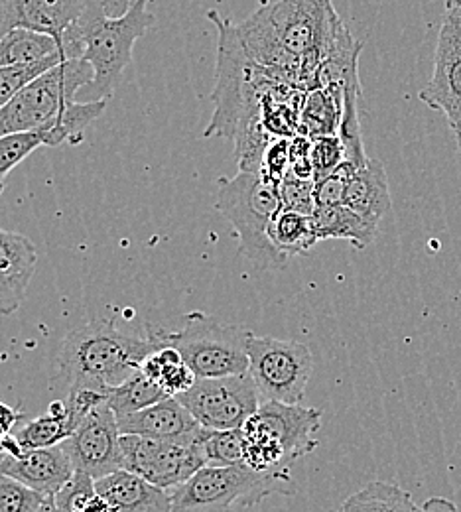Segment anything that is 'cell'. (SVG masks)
I'll use <instances>...</instances> for the list:
<instances>
[{
	"label": "cell",
	"instance_id": "1",
	"mask_svg": "<svg viewBox=\"0 0 461 512\" xmlns=\"http://www.w3.org/2000/svg\"><path fill=\"white\" fill-rule=\"evenodd\" d=\"M168 329L148 325V335H132L115 318H97L71 329L56 357V379L69 388L109 392L129 381L144 357L166 339Z\"/></svg>",
	"mask_w": 461,
	"mask_h": 512
},
{
	"label": "cell",
	"instance_id": "2",
	"mask_svg": "<svg viewBox=\"0 0 461 512\" xmlns=\"http://www.w3.org/2000/svg\"><path fill=\"white\" fill-rule=\"evenodd\" d=\"M150 0H136L123 16H109L101 2L87 0L79 18L62 38L66 58H81L93 67V81L79 93L87 101H109L132 62L134 44L154 24Z\"/></svg>",
	"mask_w": 461,
	"mask_h": 512
},
{
	"label": "cell",
	"instance_id": "3",
	"mask_svg": "<svg viewBox=\"0 0 461 512\" xmlns=\"http://www.w3.org/2000/svg\"><path fill=\"white\" fill-rule=\"evenodd\" d=\"M207 18L217 26V83L213 91L215 113L203 136L235 138L241 130L263 123V97L276 81L266 69L255 64L241 42L237 26L217 10Z\"/></svg>",
	"mask_w": 461,
	"mask_h": 512
},
{
	"label": "cell",
	"instance_id": "4",
	"mask_svg": "<svg viewBox=\"0 0 461 512\" xmlns=\"http://www.w3.org/2000/svg\"><path fill=\"white\" fill-rule=\"evenodd\" d=\"M322 410L263 400L243 424L245 465L261 473H290V467L320 446Z\"/></svg>",
	"mask_w": 461,
	"mask_h": 512
},
{
	"label": "cell",
	"instance_id": "5",
	"mask_svg": "<svg viewBox=\"0 0 461 512\" xmlns=\"http://www.w3.org/2000/svg\"><path fill=\"white\" fill-rule=\"evenodd\" d=\"M217 211L233 225L239 237V255L259 270L284 268L288 256L270 241L268 229L282 209L280 190L268 184L259 172H239L219 182Z\"/></svg>",
	"mask_w": 461,
	"mask_h": 512
},
{
	"label": "cell",
	"instance_id": "6",
	"mask_svg": "<svg viewBox=\"0 0 461 512\" xmlns=\"http://www.w3.org/2000/svg\"><path fill=\"white\" fill-rule=\"evenodd\" d=\"M170 493L174 512H239L270 495H294V487L290 473H261L241 463L205 465Z\"/></svg>",
	"mask_w": 461,
	"mask_h": 512
},
{
	"label": "cell",
	"instance_id": "7",
	"mask_svg": "<svg viewBox=\"0 0 461 512\" xmlns=\"http://www.w3.org/2000/svg\"><path fill=\"white\" fill-rule=\"evenodd\" d=\"M264 16L286 56L300 62L302 89H316V75L343 20L331 0H264Z\"/></svg>",
	"mask_w": 461,
	"mask_h": 512
},
{
	"label": "cell",
	"instance_id": "8",
	"mask_svg": "<svg viewBox=\"0 0 461 512\" xmlns=\"http://www.w3.org/2000/svg\"><path fill=\"white\" fill-rule=\"evenodd\" d=\"M93 81V67L81 58H66L28 83L0 109V136L54 128L75 95Z\"/></svg>",
	"mask_w": 461,
	"mask_h": 512
},
{
	"label": "cell",
	"instance_id": "9",
	"mask_svg": "<svg viewBox=\"0 0 461 512\" xmlns=\"http://www.w3.org/2000/svg\"><path fill=\"white\" fill-rule=\"evenodd\" d=\"M247 337V329L225 325L203 312L188 314L184 327L170 335L172 345L198 379L249 373Z\"/></svg>",
	"mask_w": 461,
	"mask_h": 512
},
{
	"label": "cell",
	"instance_id": "10",
	"mask_svg": "<svg viewBox=\"0 0 461 512\" xmlns=\"http://www.w3.org/2000/svg\"><path fill=\"white\" fill-rule=\"evenodd\" d=\"M249 373L263 400L300 404L312 377L314 357L306 343L259 337L249 331Z\"/></svg>",
	"mask_w": 461,
	"mask_h": 512
},
{
	"label": "cell",
	"instance_id": "11",
	"mask_svg": "<svg viewBox=\"0 0 461 512\" xmlns=\"http://www.w3.org/2000/svg\"><path fill=\"white\" fill-rule=\"evenodd\" d=\"M176 398L207 430H241L263 402L251 373L198 379L190 390Z\"/></svg>",
	"mask_w": 461,
	"mask_h": 512
},
{
	"label": "cell",
	"instance_id": "12",
	"mask_svg": "<svg viewBox=\"0 0 461 512\" xmlns=\"http://www.w3.org/2000/svg\"><path fill=\"white\" fill-rule=\"evenodd\" d=\"M121 453L123 469L168 491L182 485L205 467L194 446L168 440L121 434Z\"/></svg>",
	"mask_w": 461,
	"mask_h": 512
},
{
	"label": "cell",
	"instance_id": "13",
	"mask_svg": "<svg viewBox=\"0 0 461 512\" xmlns=\"http://www.w3.org/2000/svg\"><path fill=\"white\" fill-rule=\"evenodd\" d=\"M420 101L444 113L452 130L461 128V12L448 8L438 34L434 73L418 93Z\"/></svg>",
	"mask_w": 461,
	"mask_h": 512
},
{
	"label": "cell",
	"instance_id": "14",
	"mask_svg": "<svg viewBox=\"0 0 461 512\" xmlns=\"http://www.w3.org/2000/svg\"><path fill=\"white\" fill-rule=\"evenodd\" d=\"M75 467L95 481L123 469L121 430L115 412L103 402L62 444Z\"/></svg>",
	"mask_w": 461,
	"mask_h": 512
},
{
	"label": "cell",
	"instance_id": "15",
	"mask_svg": "<svg viewBox=\"0 0 461 512\" xmlns=\"http://www.w3.org/2000/svg\"><path fill=\"white\" fill-rule=\"evenodd\" d=\"M0 473L54 499L75 475V467L60 444L52 448L22 449L18 455L0 451Z\"/></svg>",
	"mask_w": 461,
	"mask_h": 512
},
{
	"label": "cell",
	"instance_id": "16",
	"mask_svg": "<svg viewBox=\"0 0 461 512\" xmlns=\"http://www.w3.org/2000/svg\"><path fill=\"white\" fill-rule=\"evenodd\" d=\"M117 422L121 434L168 440L186 446H194L203 430L192 412L176 396H168L148 408L121 416Z\"/></svg>",
	"mask_w": 461,
	"mask_h": 512
},
{
	"label": "cell",
	"instance_id": "17",
	"mask_svg": "<svg viewBox=\"0 0 461 512\" xmlns=\"http://www.w3.org/2000/svg\"><path fill=\"white\" fill-rule=\"evenodd\" d=\"M87 0H0V36L28 28L54 36L60 46L67 28L79 18Z\"/></svg>",
	"mask_w": 461,
	"mask_h": 512
},
{
	"label": "cell",
	"instance_id": "18",
	"mask_svg": "<svg viewBox=\"0 0 461 512\" xmlns=\"http://www.w3.org/2000/svg\"><path fill=\"white\" fill-rule=\"evenodd\" d=\"M111 512H174L172 493L156 487L127 469L95 481Z\"/></svg>",
	"mask_w": 461,
	"mask_h": 512
},
{
	"label": "cell",
	"instance_id": "19",
	"mask_svg": "<svg viewBox=\"0 0 461 512\" xmlns=\"http://www.w3.org/2000/svg\"><path fill=\"white\" fill-rule=\"evenodd\" d=\"M343 205L359 213L363 219L379 225V221L391 209V192L385 166L379 160L369 158V162L355 172L351 178Z\"/></svg>",
	"mask_w": 461,
	"mask_h": 512
},
{
	"label": "cell",
	"instance_id": "20",
	"mask_svg": "<svg viewBox=\"0 0 461 512\" xmlns=\"http://www.w3.org/2000/svg\"><path fill=\"white\" fill-rule=\"evenodd\" d=\"M312 223H314L318 241H328V239L349 241L357 251L367 249L379 233V225L363 219L359 213H355L343 203L316 207L312 215Z\"/></svg>",
	"mask_w": 461,
	"mask_h": 512
},
{
	"label": "cell",
	"instance_id": "21",
	"mask_svg": "<svg viewBox=\"0 0 461 512\" xmlns=\"http://www.w3.org/2000/svg\"><path fill=\"white\" fill-rule=\"evenodd\" d=\"M170 335L172 331H168L166 339L144 357L140 371L168 396H180L196 384L198 377L188 367L182 353L172 345Z\"/></svg>",
	"mask_w": 461,
	"mask_h": 512
},
{
	"label": "cell",
	"instance_id": "22",
	"mask_svg": "<svg viewBox=\"0 0 461 512\" xmlns=\"http://www.w3.org/2000/svg\"><path fill=\"white\" fill-rule=\"evenodd\" d=\"M62 52L60 42L44 32L14 28L0 36V67H28Z\"/></svg>",
	"mask_w": 461,
	"mask_h": 512
},
{
	"label": "cell",
	"instance_id": "23",
	"mask_svg": "<svg viewBox=\"0 0 461 512\" xmlns=\"http://www.w3.org/2000/svg\"><path fill=\"white\" fill-rule=\"evenodd\" d=\"M343 99L345 91L339 87H320L308 91L300 113L298 132L310 138L337 134L343 117Z\"/></svg>",
	"mask_w": 461,
	"mask_h": 512
},
{
	"label": "cell",
	"instance_id": "24",
	"mask_svg": "<svg viewBox=\"0 0 461 512\" xmlns=\"http://www.w3.org/2000/svg\"><path fill=\"white\" fill-rule=\"evenodd\" d=\"M71 144V132L62 123L54 128L0 136V192L8 174L42 146Z\"/></svg>",
	"mask_w": 461,
	"mask_h": 512
},
{
	"label": "cell",
	"instance_id": "25",
	"mask_svg": "<svg viewBox=\"0 0 461 512\" xmlns=\"http://www.w3.org/2000/svg\"><path fill=\"white\" fill-rule=\"evenodd\" d=\"M75 432V426L69 418L66 400H54L48 414L30 420L26 426L14 432L16 440L24 449L52 448L64 444Z\"/></svg>",
	"mask_w": 461,
	"mask_h": 512
},
{
	"label": "cell",
	"instance_id": "26",
	"mask_svg": "<svg viewBox=\"0 0 461 512\" xmlns=\"http://www.w3.org/2000/svg\"><path fill=\"white\" fill-rule=\"evenodd\" d=\"M268 237L272 245L286 256L308 255L318 243L312 215L288 209L278 211V215L270 223Z\"/></svg>",
	"mask_w": 461,
	"mask_h": 512
},
{
	"label": "cell",
	"instance_id": "27",
	"mask_svg": "<svg viewBox=\"0 0 461 512\" xmlns=\"http://www.w3.org/2000/svg\"><path fill=\"white\" fill-rule=\"evenodd\" d=\"M38 264L34 243L14 231L0 229V276L26 292Z\"/></svg>",
	"mask_w": 461,
	"mask_h": 512
},
{
	"label": "cell",
	"instance_id": "28",
	"mask_svg": "<svg viewBox=\"0 0 461 512\" xmlns=\"http://www.w3.org/2000/svg\"><path fill=\"white\" fill-rule=\"evenodd\" d=\"M414 497L387 481H373L343 501L339 512H416Z\"/></svg>",
	"mask_w": 461,
	"mask_h": 512
},
{
	"label": "cell",
	"instance_id": "29",
	"mask_svg": "<svg viewBox=\"0 0 461 512\" xmlns=\"http://www.w3.org/2000/svg\"><path fill=\"white\" fill-rule=\"evenodd\" d=\"M164 398H168V394L138 369L129 381L109 388L107 406L115 412L117 418H121L142 408H148Z\"/></svg>",
	"mask_w": 461,
	"mask_h": 512
},
{
	"label": "cell",
	"instance_id": "30",
	"mask_svg": "<svg viewBox=\"0 0 461 512\" xmlns=\"http://www.w3.org/2000/svg\"><path fill=\"white\" fill-rule=\"evenodd\" d=\"M194 449L209 467H229L245 463L241 430H207L203 428Z\"/></svg>",
	"mask_w": 461,
	"mask_h": 512
},
{
	"label": "cell",
	"instance_id": "31",
	"mask_svg": "<svg viewBox=\"0 0 461 512\" xmlns=\"http://www.w3.org/2000/svg\"><path fill=\"white\" fill-rule=\"evenodd\" d=\"M54 503L62 512H111L95 487V479L83 471H75L66 487L54 497Z\"/></svg>",
	"mask_w": 461,
	"mask_h": 512
},
{
	"label": "cell",
	"instance_id": "32",
	"mask_svg": "<svg viewBox=\"0 0 461 512\" xmlns=\"http://www.w3.org/2000/svg\"><path fill=\"white\" fill-rule=\"evenodd\" d=\"M66 60L64 52L28 67H0V109L8 105L28 83H32L38 75L46 73L48 69L62 64Z\"/></svg>",
	"mask_w": 461,
	"mask_h": 512
},
{
	"label": "cell",
	"instance_id": "33",
	"mask_svg": "<svg viewBox=\"0 0 461 512\" xmlns=\"http://www.w3.org/2000/svg\"><path fill=\"white\" fill-rule=\"evenodd\" d=\"M48 497L0 473V512H38Z\"/></svg>",
	"mask_w": 461,
	"mask_h": 512
},
{
	"label": "cell",
	"instance_id": "34",
	"mask_svg": "<svg viewBox=\"0 0 461 512\" xmlns=\"http://www.w3.org/2000/svg\"><path fill=\"white\" fill-rule=\"evenodd\" d=\"M359 168L349 162L343 160L331 174L326 178L314 182V197H316V205L318 207H326V205H341L343 197H345V190L351 182V178L355 176Z\"/></svg>",
	"mask_w": 461,
	"mask_h": 512
},
{
	"label": "cell",
	"instance_id": "35",
	"mask_svg": "<svg viewBox=\"0 0 461 512\" xmlns=\"http://www.w3.org/2000/svg\"><path fill=\"white\" fill-rule=\"evenodd\" d=\"M310 156L314 166V182H318L331 174L345 160V146L337 134L314 136Z\"/></svg>",
	"mask_w": 461,
	"mask_h": 512
},
{
	"label": "cell",
	"instance_id": "36",
	"mask_svg": "<svg viewBox=\"0 0 461 512\" xmlns=\"http://www.w3.org/2000/svg\"><path fill=\"white\" fill-rule=\"evenodd\" d=\"M278 190H280V199H282V209L304 213V215H314V211L318 207L316 197H314V180H302L288 172Z\"/></svg>",
	"mask_w": 461,
	"mask_h": 512
},
{
	"label": "cell",
	"instance_id": "37",
	"mask_svg": "<svg viewBox=\"0 0 461 512\" xmlns=\"http://www.w3.org/2000/svg\"><path fill=\"white\" fill-rule=\"evenodd\" d=\"M288 172H290V138H272V142L264 152L259 174L268 184L280 188Z\"/></svg>",
	"mask_w": 461,
	"mask_h": 512
},
{
	"label": "cell",
	"instance_id": "38",
	"mask_svg": "<svg viewBox=\"0 0 461 512\" xmlns=\"http://www.w3.org/2000/svg\"><path fill=\"white\" fill-rule=\"evenodd\" d=\"M312 138L298 132L290 138V174L302 180H314Z\"/></svg>",
	"mask_w": 461,
	"mask_h": 512
},
{
	"label": "cell",
	"instance_id": "39",
	"mask_svg": "<svg viewBox=\"0 0 461 512\" xmlns=\"http://www.w3.org/2000/svg\"><path fill=\"white\" fill-rule=\"evenodd\" d=\"M24 294V290L0 276V316H12L20 308Z\"/></svg>",
	"mask_w": 461,
	"mask_h": 512
},
{
	"label": "cell",
	"instance_id": "40",
	"mask_svg": "<svg viewBox=\"0 0 461 512\" xmlns=\"http://www.w3.org/2000/svg\"><path fill=\"white\" fill-rule=\"evenodd\" d=\"M20 420H22V412L20 410L0 402V440H4L10 434H14Z\"/></svg>",
	"mask_w": 461,
	"mask_h": 512
},
{
	"label": "cell",
	"instance_id": "41",
	"mask_svg": "<svg viewBox=\"0 0 461 512\" xmlns=\"http://www.w3.org/2000/svg\"><path fill=\"white\" fill-rule=\"evenodd\" d=\"M416 512H458V505L444 497H430Z\"/></svg>",
	"mask_w": 461,
	"mask_h": 512
},
{
	"label": "cell",
	"instance_id": "42",
	"mask_svg": "<svg viewBox=\"0 0 461 512\" xmlns=\"http://www.w3.org/2000/svg\"><path fill=\"white\" fill-rule=\"evenodd\" d=\"M97 2H101V6L109 16L117 18V16H123L136 0H97Z\"/></svg>",
	"mask_w": 461,
	"mask_h": 512
},
{
	"label": "cell",
	"instance_id": "43",
	"mask_svg": "<svg viewBox=\"0 0 461 512\" xmlns=\"http://www.w3.org/2000/svg\"><path fill=\"white\" fill-rule=\"evenodd\" d=\"M38 512H62L58 507H56V503H54V499H48L46 503H44V507L40 509Z\"/></svg>",
	"mask_w": 461,
	"mask_h": 512
},
{
	"label": "cell",
	"instance_id": "44",
	"mask_svg": "<svg viewBox=\"0 0 461 512\" xmlns=\"http://www.w3.org/2000/svg\"><path fill=\"white\" fill-rule=\"evenodd\" d=\"M456 132V138H458V148H460L461 152V128L460 130H454Z\"/></svg>",
	"mask_w": 461,
	"mask_h": 512
},
{
	"label": "cell",
	"instance_id": "45",
	"mask_svg": "<svg viewBox=\"0 0 461 512\" xmlns=\"http://www.w3.org/2000/svg\"><path fill=\"white\" fill-rule=\"evenodd\" d=\"M454 8H460V12H461V4H460V6H454Z\"/></svg>",
	"mask_w": 461,
	"mask_h": 512
},
{
	"label": "cell",
	"instance_id": "46",
	"mask_svg": "<svg viewBox=\"0 0 461 512\" xmlns=\"http://www.w3.org/2000/svg\"><path fill=\"white\" fill-rule=\"evenodd\" d=\"M0 451H2V449H0Z\"/></svg>",
	"mask_w": 461,
	"mask_h": 512
}]
</instances>
